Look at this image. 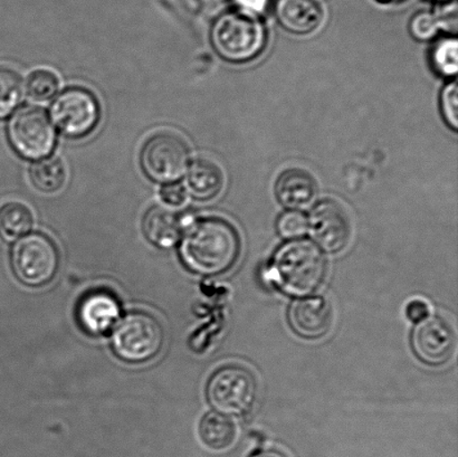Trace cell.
Wrapping results in <instances>:
<instances>
[{
	"label": "cell",
	"instance_id": "d4e9b609",
	"mask_svg": "<svg viewBox=\"0 0 458 457\" xmlns=\"http://www.w3.org/2000/svg\"><path fill=\"white\" fill-rule=\"evenodd\" d=\"M411 33L416 39L429 40L435 38L439 29L437 17L430 12L417 13L411 21Z\"/></svg>",
	"mask_w": 458,
	"mask_h": 457
},
{
	"label": "cell",
	"instance_id": "8992f818",
	"mask_svg": "<svg viewBox=\"0 0 458 457\" xmlns=\"http://www.w3.org/2000/svg\"><path fill=\"white\" fill-rule=\"evenodd\" d=\"M258 395L254 375L241 366L218 369L208 384V400L217 413L242 416L253 407Z\"/></svg>",
	"mask_w": 458,
	"mask_h": 457
},
{
	"label": "cell",
	"instance_id": "83f0119b",
	"mask_svg": "<svg viewBox=\"0 0 458 457\" xmlns=\"http://www.w3.org/2000/svg\"><path fill=\"white\" fill-rule=\"evenodd\" d=\"M160 196L164 203L170 206H181L187 199L185 188L178 183H170L161 188Z\"/></svg>",
	"mask_w": 458,
	"mask_h": 457
},
{
	"label": "cell",
	"instance_id": "7402d4cb",
	"mask_svg": "<svg viewBox=\"0 0 458 457\" xmlns=\"http://www.w3.org/2000/svg\"><path fill=\"white\" fill-rule=\"evenodd\" d=\"M57 89L58 80L49 71H36L27 80V94L30 100L36 102L48 101L49 98L55 96Z\"/></svg>",
	"mask_w": 458,
	"mask_h": 457
},
{
	"label": "cell",
	"instance_id": "277c9868",
	"mask_svg": "<svg viewBox=\"0 0 458 457\" xmlns=\"http://www.w3.org/2000/svg\"><path fill=\"white\" fill-rule=\"evenodd\" d=\"M164 338L163 326L155 317L146 312H131L116 325L111 343L120 360L142 364L158 355Z\"/></svg>",
	"mask_w": 458,
	"mask_h": 457
},
{
	"label": "cell",
	"instance_id": "ba28073f",
	"mask_svg": "<svg viewBox=\"0 0 458 457\" xmlns=\"http://www.w3.org/2000/svg\"><path fill=\"white\" fill-rule=\"evenodd\" d=\"M191 152L185 141L173 133L156 134L141 152L143 172L152 181L173 182L183 176L190 165Z\"/></svg>",
	"mask_w": 458,
	"mask_h": 457
},
{
	"label": "cell",
	"instance_id": "cb8c5ba5",
	"mask_svg": "<svg viewBox=\"0 0 458 457\" xmlns=\"http://www.w3.org/2000/svg\"><path fill=\"white\" fill-rule=\"evenodd\" d=\"M277 231L286 240H296L308 232V218L299 210H287L278 217Z\"/></svg>",
	"mask_w": 458,
	"mask_h": 457
},
{
	"label": "cell",
	"instance_id": "484cf974",
	"mask_svg": "<svg viewBox=\"0 0 458 457\" xmlns=\"http://www.w3.org/2000/svg\"><path fill=\"white\" fill-rule=\"evenodd\" d=\"M458 88L457 83L452 82L447 84L442 92V111L444 118L447 121L454 130L458 128Z\"/></svg>",
	"mask_w": 458,
	"mask_h": 457
},
{
	"label": "cell",
	"instance_id": "6da1fadb",
	"mask_svg": "<svg viewBox=\"0 0 458 457\" xmlns=\"http://www.w3.org/2000/svg\"><path fill=\"white\" fill-rule=\"evenodd\" d=\"M241 240L236 228L222 218H205L191 224L181 245L182 262L203 275H223L236 263Z\"/></svg>",
	"mask_w": 458,
	"mask_h": 457
},
{
	"label": "cell",
	"instance_id": "8fae6325",
	"mask_svg": "<svg viewBox=\"0 0 458 457\" xmlns=\"http://www.w3.org/2000/svg\"><path fill=\"white\" fill-rule=\"evenodd\" d=\"M412 351L428 366H443L450 361L456 347V334L445 319L429 316L416 326L411 334Z\"/></svg>",
	"mask_w": 458,
	"mask_h": 457
},
{
	"label": "cell",
	"instance_id": "5bb4252c",
	"mask_svg": "<svg viewBox=\"0 0 458 457\" xmlns=\"http://www.w3.org/2000/svg\"><path fill=\"white\" fill-rule=\"evenodd\" d=\"M276 192L278 201L289 210H302L316 200L318 187L312 174L305 170L291 168L278 177Z\"/></svg>",
	"mask_w": 458,
	"mask_h": 457
},
{
	"label": "cell",
	"instance_id": "4316f807",
	"mask_svg": "<svg viewBox=\"0 0 458 457\" xmlns=\"http://www.w3.org/2000/svg\"><path fill=\"white\" fill-rule=\"evenodd\" d=\"M437 17L439 29L445 30L446 31H453L456 33L457 30V7L455 2L453 4H443L439 7L437 13H434Z\"/></svg>",
	"mask_w": 458,
	"mask_h": 457
},
{
	"label": "cell",
	"instance_id": "ac0fdd59",
	"mask_svg": "<svg viewBox=\"0 0 458 457\" xmlns=\"http://www.w3.org/2000/svg\"><path fill=\"white\" fill-rule=\"evenodd\" d=\"M199 436L204 444L214 451H225L233 445L237 437L235 423L227 416L208 413L199 425Z\"/></svg>",
	"mask_w": 458,
	"mask_h": 457
},
{
	"label": "cell",
	"instance_id": "4fadbf2b",
	"mask_svg": "<svg viewBox=\"0 0 458 457\" xmlns=\"http://www.w3.org/2000/svg\"><path fill=\"white\" fill-rule=\"evenodd\" d=\"M334 320L330 303L325 298L296 300L289 310V322L296 334L304 339H318L329 333Z\"/></svg>",
	"mask_w": 458,
	"mask_h": 457
},
{
	"label": "cell",
	"instance_id": "f1b7e54d",
	"mask_svg": "<svg viewBox=\"0 0 458 457\" xmlns=\"http://www.w3.org/2000/svg\"><path fill=\"white\" fill-rule=\"evenodd\" d=\"M406 316L412 324L419 325L430 316V308L423 300H412L406 307Z\"/></svg>",
	"mask_w": 458,
	"mask_h": 457
},
{
	"label": "cell",
	"instance_id": "ffe728a7",
	"mask_svg": "<svg viewBox=\"0 0 458 457\" xmlns=\"http://www.w3.org/2000/svg\"><path fill=\"white\" fill-rule=\"evenodd\" d=\"M33 227V215L25 205L11 203L0 209V236L7 241L21 239Z\"/></svg>",
	"mask_w": 458,
	"mask_h": 457
},
{
	"label": "cell",
	"instance_id": "2e32d148",
	"mask_svg": "<svg viewBox=\"0 0 458 457\" xmlns=\"http://www.w3.org/2000/svg\"><path fill=\"white\" fill-rule=\"evenodd\" d=\"M143 233L150 243L160 249H172L181 241V218L165 207H152L143 218Z\"/></svg>",
	"mask_w": 458,
	"mask_h": 457
},
{
	"label": "cell",
	"instance_id": "9a60e30c",
	"mask_svg": "<svg viewBox=\"0 0 458 457\" xmlns=\"http://www.w3.org/2000/svg\"><path fill=\"white\" fill-rule=\"evenodd\" d=\"M276 15L283 29L296 35L312 33L323 20L321 8L314 0H277Z\"/></svg>",
	"mask_w": 458,
	"mask_h": 457
},
{
	"label": "cell",
	"instance_id": "f546056e",
	"mask_svg": "<svg viewBox=\"0 0 458 457\" xmlns=\"http://www.w3.org/2000/svg\"><path fill=\"white\" fill-rule=\"evenodd\" d=\"M241 12L251 13V15H259L267 11L268 0H233Z\"/></svg>",
	"mask_w": 458,
	"mask_h": 457
},
{
	"label": "cell",
	"instance_id": "5b68a950",
	"mask_svg": "<svg viewBox=\"0 0 458 457\" xmlns=\"http://www.w3.org/2000/svg\"><path fill=\"white\" fill-rule=\"evenodd\" d=\"M60 254L55 244L43 234L22 237L13 245L12 267L17 279L30 288H39L55 277Z\"/></svg>",
	"mask_w": 458,
	"mask_h": 457
},
{
	"label": "cell",
	"instance_id": "603a6c76",
	"mask_svg": "<svg viewBox=\"0 0 458 457\" xmlns=\"http://www.w3.org/2000/svg\"><path fill=\"white\" fill-rule=\"evenodd\" d=\"M457 40L447 38L435 47L434 64L444 75L453 76L457 73Z\"/></svg>",
	"mask_w": 458,
	"mask_h": 457
},
{
	"label": "cell",
	"instance_id": "7c38bea8",
	"mask_svg": "<svg viewBox=\"0 0 458 457\" xmlns=\"http://www.w3.org/2000/svg\"><path fill=\"white\" fill-rule=\"evenodd\" d=\"M121 313L118 299L106 290L85 294L76 309V317L84 333L103 335L114 328Z\"/></svg>",
	"mask_w": 458,
	"mask_h": 457
},
{
	"label": "cell",
	"instance_id": "4dcf8cb0",
	"mask_svg": "<svg viewBox=\"0 0 458 457\" xmlns=\"http://www.w3.org/2000/svg\"><path fill=\"white\" fill-rule=\"evenodd\" d=\"M250 457H286L281 452L276 450H265L259 451L258 453L251 455Z\"/></svg>",
	"mask_w": 458,
	"mask_h": 457
},
{
	"label": "cell",
	"instance_id": "52a82bcc",
	"mask_svg": "<svg viewBox=\"0 0 458 457\" xmlns=\"http://www.w3.org/2000/svg\"><path fill=\"white\" fill-rule=\"evenodd\" d=\"M8 139L22 158H47L55 146L56 134L47 112L25 106L13 115L8 124Z\"/></svg>",
	"mask_w": 458,
	"mask_h": 457
},
{
	"label": "cell",
	"instance_id": "9c48e42d",
	"mask_svg": "<svg viewBox=\"0 0 458 457\" xmlns=\"http://www.w3.org/2000/svg\"><path fill=\"white\" fill-rule=\"evenodd\" d=\"M51 119L65 137L82 138L97 127L100 120V106L87 89H69L53 102Z\"/></svg>",
	"mask_w": 458,
	"mask_h": 457
},
{
	"label": "cell",
	"instance_id": "30bf717a",
	"mask_svg": "<svg viewBox=\"0 0 458 457\" xmlns=\"http://www.w3.org/2000/svg\"><path fill=\"white\" fill-rule=\"evenodd\" d=\"M308 231L318 249L327 253H339L352 237V224L347 210L338 201L325 199L310 213Z\"/></svg>",
	"mask_w": 458,
	"mask_h": 457
},
{
	"label": "cell",
	"instance_id": "3957f363",
	"mask_svg": "<svg viewBox=\"0 0 458 457\" xmlns=\"http://www.w3.org/2000/svg\"><path fill=\"white\" fill-rule=\"evenodd\" d=\"M212 43L219 56L233 63L254 60L267 44V30L255 15L245 12L224 13L215 22Z\"/></svg>",
	"mask_w": 458,
	"mask_h": 457
},
{
	"label": "cell",
	"instance_id": "e0dca14e",
	"mask_svg": "<svg viewBox=\"0 0 458 457\" xmlns=\"http://www.w3.org/2000/svg\"><path fill=\"white\" fill-rule=\"evenodd\" d=\"M187 185L192 197L199 200H209L221 192L224 174L213 161L197 159L188 168Z\"/></svg>",
	"mask_w": 458,
	"mask_h": 457
},
{
	"label": "cell",
	"instance_id": "d6986e66",
	"mask_svg": "<svg viewBox=\"0 0 458 457\" xmlns=\"http://www.w3.org/2000/svg\"><path fill=\"white\" fill-rule=\"evenodd\" d=\"M30 176L36 190L45 194H52L64 186L66 169L64 164L56 157H49L31 165Z\"/></svg>",
	"mask_w": 458,
	"mask_h": 457
},
{
	"label": "cell",
	"instance_id": "44dd1931",
	"mask_svg": "<svg viewBox=\"0 0 458 457\" xmlns=\"http://www.w3.org/2000/svg\"><path fill=\"white\" fill-rule=\"evenodd\" d=\"M22 83L20 75L8 69H0V119L6 118L20 105Z\"/></svg>",
	"mask_w": 458,
	"mask_h": 457
},
{
	"label": "cell",
	"instance_id": "7a4b0ae2",
	"mask_svg": "<svg viewBox=\"0 0 458 457\" xmlns=\"http://www.w3.org/2000/svg\"><path fill=\"white\" fill-rule=\"evenodd\" d=\"M327 261L312 241L292 240L277 250L272 259L271 280L283 292L307 298L325 281Z\"/></svg>",
	"mask_w": 458,
	"mask_h": 457
}]
</instances>
